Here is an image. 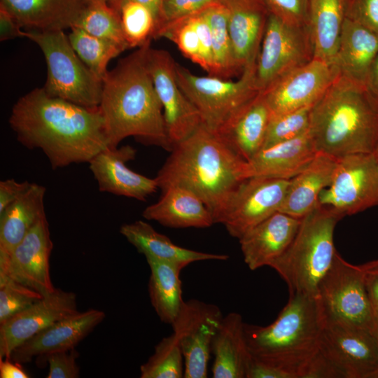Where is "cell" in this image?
<instances>
[{"mask_svg": "<svg viewBox=\"0 0 378 378\" xmlns=\"http://www.w3.org/2000/svg\"><path fill=\"white\" fill-rule=\"evenodd\" d=\"M9 124L20 143L38 148L53 169L89 162L108 147L99 107L88 108L35 88L14 104Z\"/></svg>", "mask_w": 378, "mask_h": 378, "instance_id": "6da1fadb", "label": "cell"}, {"mask_svg": "<svg viewBox=\"0 0 378 378\" xmlns=\"http://www.w3.org/2000/svg\"><path fill=\"white\" fill-rule=\"evenodd\" d=\"M150 44L120 60L102 80L99 108L108 147H118L125 138L134 136L144 144L171 150L162 106L147 64Z\"/></svg>", "mask_w": 378, "mask_h": 378, "instance_id": "7a4b0ae2", "label": "cell"}, {"mask_svg": "<svg viewBox=\"0 0 378 378\" xmlns=\"http://www.w3.org/2000/svg\"><path fill=\"white\" fill-rule=\"evenodd\" d=\"M170 152L155 178L158 188L180 186L192 191L218 223L232 193L245 179L246 160L203 125Z\"/></svg>", "mask_w": 378, "mask_h": 378, "instance_id": "3957f363", "label": "cell"}, {"mask_svg": "<svg viewBox=\"0 0 378 378\" xmlns=\"http://www.w3.org/2000/svg\"><path fill=\"white\" fill-rule=\"evenodd\" d=\"M326 321L319 297L290 295L271 324L244 323L248 351L253 359L276 370L284 378H310Z\"/></svg>", "mask_w": 378, "mask_h": 378, "instance_id": "277c9868", "label": "cell"}, {"mask_svg": "<svg viewBox=\"0 0 378 378\" xmlns=\"http://www.w3.org/2000/svg\"><path fill=\"white\" fill-rule=\"evenodd\" d=\"M309 132L318 153L336 158L372 153L378 143V107L365 87L337 75L311 108Z\"/></svg>", "mask_w": 378, "mask_h": 378, "instance_id": "5b68a950", "label": "cell"}, {"mask_svg": "<svg viewBox=\"0 0 378 378\" xmlns=\"http://www.w3.org/2000/svg\"><path fill=\"white\" fill-rule=\"evenodd\" d=\"M340 219L319 203L301 218L292 242L270 266L286 283L290 295L318 297L321 281L337 252L333 234Z\"/></svg>", "mask_w": 378, "mask_h": 378, "instance_id": "8992f818", "label": "cell"}, {"mask_svg": "<svg viewBox=\"0 0 378 378\" xmlns=\"http://www.w3.org/2000/svg\"><path fill=\"white\" fill-rule=\"evenodd\" d=\"M22 37L36 43L47 64L46 92L74 104L97 108L102 80L80 59L63 30L22 31Z\"/></svg>", "mask_w": 378, "mask_h": 378, "instance_id": "52a82bcc", "label": "cell"}, {"mask_svg": "<svg viewBox=\"0 0 378 378\" xmlns=\"http://www.w3.org/2000/svg\"><path fill=\"white\" fill-rule=\"evenodd\" d=\"M315 378H378V344L372 331L327 318Z\"/></svg>", "mask_w": 378, "mask_h": 378, "instance_id": "ba28073f", "label": "cell"}, {"mask_svg": "<svg viewBox=\"0 0 378 378\" xmlns=\"http://www.w3.org/2000/svg\"><path fill=\"white\" fill-rule=\"evenodd\" d=\"M255 67L244 69L236 81L216 76H199L176 64L178 83L197 110L202 123L217 133L259 91Z\"/></svg>", "mask_w": 378, "mask_h": 378, "instance_id": "9c48e42d", "label": "cell"}, {"mask_svg": "<svg viewBox=\"0 0 378 378\" xmlns=\"http://www.w3.org/2000/svg\"><path fill=\"white\" fill-rule=\"evenodd\" d=\"M318 203L342 218L378 206V163L374 153L338 158L330 184Z\"/></svg>", "mask_w": 378, "mask_h": 378, "instance_id": "30bf717a", "label": "cell"}, {"mask_svg": "<svg viewBox=\"0 0 378 378\" xmlns=\"http://www.w3.org/2000/svg\"><path fill=\"white\" fill-rule=\"evenodd\" d=\"M318 297L327 318L373 332L375 314L359 265L346 262L336 252L319 284Z\"/></svg>", "mask_w": 378, "mask_h": 378, "instance_id": "8fae6325", "label": "cell"}, {"mask_svg": "<svg viewBox=\"0 0 378 378\" xmlns=\"http://www.w3.org/2000/svg\"><path fill=\"white\" fill-rule=\"evenodd\" d=\"M313 58L309 29L288 25L270 14L255 65L259 91Z\"/></svg>", "mask_w": 378, "mask_h": 378, "instance_id": "7c38bea8", "label": "cell"}, {"mask_svg": "<svg viewBox=\"0 0 378 378\" xmlns=\"http://www.w3.org/2000/svg\"><path fill=\"white\" fill-rule=\"evenodd\" d=\"M289 180L263 176L244 179L232 193L218 223L238 239L253 227L279 211Z\"/></svg>", "mask_w": 378, "mask_h": 378, "instance_id": "4fadbf2b", "label": "cell"}, {"mask_svg": "<svg viewBox=\"0 0 378 378\" xmlns=\"http://www.w3.org/2000/svg\"><path fill=\"white\" fill-rule=\"evenodd\" d=\"M223 318L220 308L198 300L184 301L171 324L184 358V378L207 377L211 344Z\"/></svg>", "mask_w": 378, "mask_h": 378, "instance_id": "5bb4252c", "label": "cell"}, {"mask_svg": "<svg viewBox=\"0 0 378 378\" xmlns=\"http://www.w3.org/2000/svg\"><path fill=\"white\" fill-rule=\"evenodd\" d=\"M148 67L162 106L166 132L171 150L202 125L200 115L181 89L176 64L166 50L149 48Z\"/></svg>", "mask_w": 378, "mask_h": 378, "instance_id": "9a60e30c", "label": "cell"}, {"mask_svg": "<svg viewBox=\"0 0 378 378\" xmlns=\"http://www.w3.org/2000/svg\"><path fill=\"white\" fill-rule=\"evenodd\" d=\"M53 247L46 216H43L0 261V276H8L45 297L55 290L50 274V255Z\"/></svg>", "mask_w": 378, "mask_h": 378, "instance_id": "2e32d148", "label": "cell"}, {"mask_svg": "<svg viewBox=\"0 0 378 378\" xmlns=\"http://www.w3.org/2000/svg\"><path fill=\"white\" fill-rule=\"evenodd\" d=\"M337 74L333 66L318 58L292 70L262 92L272 114L312 106Z\"/></svg>", "mask_w": 378, "mask_h": 378, "instance_id": "e0dca14e", "label": "cell"}, {"mask_svg": "<svg viewBox=\"0 0 378 378\" xmlns=\"http://www.w3.org/2000/svg\"><path fill=\"white\" fill-rule=\"evenodd\" d=\"M78 312L76 295L56 288L29 307L0 323V358L53 323Z\"/></svg>", "mask_w": 378, "mask_h": 378, "instance_id": "ac0fdd59", "label": "cell"}, {"mask_svg": "<svg viewBox=\"0 0 378 378\" xmlns=\"http://www.w3.org/2000/svg\"><path fill=\"white\" fill-rule=\"evenodd\" d=\"M105 318L103 311L90 309L57 321L16 347L10 359L20 364L37 362L59 351L74 349Z\"/></svg>", "mask_w": 378, "mask_h": 378, "instance_id": "d6986e66", "label": "cell"}, {"mask_svg": "<svg viewBox=\"0 0 378 378\" xmlns=\"http://www.w3.org/2000/svg\"><path fill=\"white\" fill-rule=\"evenodd\" d=\"M136 150L127 145L107 147L88 162L97 182L99 190L115 195L146 201L158 188L155 178L138 174L126 164L136 156Z\"/></svg>", "mask_w": 378, "mask_h": 378, "instance_id": "ffe728a7", "label": "cell"}, {"mask_svg": "<svg viewBox=\"0 0 378 378\" xmlns=\"http://www.w3.org/2000/svg\"><path fill=\"white\" fill-rule=\"evenodd\" d=\"M227 9L228 28L238 67L256 65L270 15L264 0H219Z\"/></svg>", "mask_w": 378, "mask_h": 378, "instance_id": "44dd1931", "label": "cell"}, {"mask_svg": "<svg viewBox=\"0 0 378 378\" xmlns=\"http://www.w3.org/2000/svg\"><path fill=\"white\" fill-rule=\"evenodd\" d=\"M301 222L276 211L239 239L244 260L251 270L271 265L288 248Z\"/></svg>", "mask_w": 378, "mask_h": 378, "instance_id": "7402d4cb", "label": "cell"}, {"mask_svg": "<svg viewBox=\"0 0 378 378\" xmlns=\"http://www.w3.org/2000/svg\"><path fill=\"white\" fill-rule=\"evenodd\" d=\"M317 153L308 131L293 139L260 149L246 161L244 176L290 180L305 169Z\"/></svg>", "mask_w": 378, "mask_h": 378, "instance_id": "603a6c76", "label": "cell"}, {"mask_svg": "<svg viewBox=\"0 0 378 378\" xmlns=\"http://www.w3.org/2000/svg\"><path fill=\"white\" fill-rule=\"evenodd\" d=\"M378 53V36L345 18L331 65L337 75L365 87Z\"/></svg>", "mask_w": 378, "mask_h": 378, "instance_id": "cb8c5ba5", "label": "cell"}, {"mask_svg": "<svg viewBox=\"0 0 378 378\" xmlns=\"http://www.w3.org/2000/svg\"><path fill=\"white\" fill-rule=\"evenodd\" d=\"M87 0H1L22 27L36 31L74 27L88 4Z\"/></svg>", "mask_w": 378, "mask_h": 378, "instance_id": "d4e9b609", "label": "cell"}, {"mask_svg": "<svg viewBox=\"0 0 378 378\" xmlns=\"http://www.w3.org/2000/svg\"><path fill=\"white\" fill-rule=\"evenodd\" d=\"M271 110L262 92L243 106L217 134L244 160L263 146Z\"/></svg>", "mask_w": 378, "mask_h": 378, "instance_id": "484cf974", "label": "cell"}, {"mask_svg": "<svg viewBox=\"0 0 378 378\" xmlns=\"http://www.w3.org/2000/svg\"><path fill=\"white\" fill-rule=\"evenodd\" d=\"M142 216L172 228H206L214 224L213 216L202 200L180 186L162 190L160 200L147 206Z\"/></svg>", "mask_w": 378, "mask_h": 378, "instance_id": "4316f807", "label": "cell"}, {"mask_svg": "<svg viewBox=\"0 0 378 378\" xmlns=\"http://www.w3.org/2000/svg\"><path fill=\"white\" fill-rule=\"evenodd\" d=\"M244 323L239 313L223 316L211 344L214 378H246L251 355L245 339Z\"/></svg>", "mask_w": 378, "mask_h": 378, "instance_id": "83f0119b", "label": "cell"}, {"mask_svg": "<svg viewBox=\"0 0 378 378\" xmlns=\"http://www.w3.org/2000/svg\"><path fill=\"white\" fill-rule=\"evenodd\" d=\"M337 158L318 153L302 172L289 180L279 211L302 218L318 204L320 193L331 183Z\"/></svg>", "mask_w": 378, "mask_h": 378, "instance_id": "f1b7e54d", "label": "cell"}, {"mask_svg": "<svg viewBox=\"0 0 378 378\" xmlns=\"http://www.w3.org/2000/svg\"><path fill=\"white\" fill-rule=\"evenodd\" d=\"M120 232L145 257L150 256L169 262L181 270L194 262L226 260L229 258L225 254L204 253L181 247L141 220L122 225Z\"/></svg>", "mask_w": 378, "mask_h": 378, "instance_id": "f546056e", "label": "cell"}, {"mask_svg": "<svg viewBox=\"0 0 378 378\" xmlns=\"http://www.w3.org/2000/svg\"><path fill=\"white\" fill-rule=\"evenodd\" d=\"M46 191L44 186L31 183L0 213V261L6 260L38 220L46 216Z\"/></svg>", "mask_w": 378, "mask_h": 378, "instance_id": "4dcf8cb0", "label": "cell"}, {"mask_svg": "<svg viewBox=\"0 0 378 378\" xmlns=\"http://www.w3.org/2000/svg\"><path fill=\"white\" fill-rule=\"evenodd\" d=\"M346 0H311L309 29L314 57L331 65L345 20Z\"/></svg>", "mask_w": 378, "mask_h": 378, "instance_id": "1f68e13d", "label": "cell"}, {"mask_svg": "<svg viewBox=\"0 0 378 378\" xmlns=\"http://www.w3.org/2000/svg\"><path fill=\"white\" fill-rule=\"evenodd\" d=\"M146 258L150 270L148 294L151 304L160 319L171 325L184 302L179 276L181 270L164 260L150 256Z\"/></svg>", "mask_w": 378, "mask_h": 378, "instance_id": "d6a6232c", "label": "cell"}, {"mask_svg": "<svg viewBox=\"0 0 378 378\" xmlns=\"http://www.w3.org/2000/svg\"><path fill=\"white\" fill-rule=\"evenodd\" d=\"M211 32L213 72L211 76L228 79L241 74L234 57L228 28V15L219 1L203 10Z\"/></svg>", "mask_w": 378, "mask_h": 378, "instance_id": "836d02e7", "label": "cell"}, {"mask_svg": "<svg viewBox=\"0 0 378 378\" xmlns=\"http://www.w3.org/2000/svg\"><path fill=\"white\" fill-rule=\"evenodd\" d=\"M68 38L80 59L102 80L108 71V62L125 50L113 42L90 34L77 27L71 28Z\"/></svg>", "mask_w": 378, "mask_h": 378, "instance_id": "e575fe53", "label": "cell"}, {"mask_svg": "<svg viewBox=\"0 0 378 378\" xmlns=\"http://www.w3.org/2000/svg\"><path fill=\"white\" fill-rule=\"evenodd\" d=\"M74 27L113 42L125 50L129 48L124 36L120 13L108 6L107 3L89 2Z\"/></svg>", "mask_w": 378, "mask_h": 378, "instance_id": "d590c367", "label": "cell"}, {"mask_svg": "<svg viewBox=\"0 0 378 378\" xmlns=\"http://www.w3.org/2000/svg\"><path fill=\"white\" fill-rule=\"evenodd\" d=\"M184 358L176 335L163 337L153 354L140 367L141 378L184 377Z\"/></svg>", "mask_w": 378, "mask_h": 378, "instance_id": "8d00e7d4", "label": "cell"}, {"mask_svg": "<svg viewBox=\"0 0 378 378\" xmlns=\"http://www.w3.org/2000/svg\"><path fill=\"white\" fill-rule=\"evenodd\" d=\"M118 13L129 48H139L150 41L156 22L148 8L138 2L127 1L120 6Z\"/></svg>", "mask_w": 378, "mask_h": 378, "instance_id": "74e56055", "label": "cell"}, {"mask_svg": "<svg viewBox=\"0 0 378 378\" xmlns=\"http://www.w3.org/2000/svg\"><path fill=\"white\" fill-rule=\"evenodd\" d=\"M312 107L272 114L262 148L293 139L307 132Z\"/></svg>", "mask_w": 378, "mask_h": 378, "instance_id": "f35d334b", "label": "cell"}, {"mask_svg": "<svg viewBox=\"0 0 378 378\" xmlns=\"http://www.w3.org/2000/svg\"><path fill=\"white\" fill-rule=\"evenodd\" d=\"M39 293L8 276H0V323L42 299Z\"/></svg>", "mask_w": 378, "mask_h": 378, "instance_id": "ab89813d", "label": "cell"}, {"mask_svg": "<svg viewBox=\"0 0 378 378\" xmlns=\"http://www.w3.org/2000/svg\"><path fill=\"white\" fill-rule=\"evenodd\" d=\"M160 37L174 43L186 57L199 64L200 41L192 15L163 26L154 36Z\"/></svg>", "mask_w": 378, "mask_h": 378, "instance_id": "60d3db41", "label": "cell"}, {"mask_svg": "<svg viewBox=\"0 0 378 378\" xmlns=\"http://www.w3.org/2000/svg\"><path fill=\"white\" fill-rule=\"evenodd\" d=\"M272 15L296 27L309 29L311 0H264Z\"/></svg>", "mask_w": 378, "mask_h": 378, "instance_id": "b9f144b4", "label": "cell"}, {"mask_svg": "<svg viewBox=\"0 0 378 378\" xmlns=\"http://www.w3.org/2000/svg\"><path fill=\"white\" fill-rule=\"evenodd\" d=\"M219 0H162L157 31L167 24L204 10Z\"/></svg>", "mask_w": 378, "mask_h": 378, "instance_id": "7bdbcfd3", "label": "cell"}, {"mask_svg": "<svg viewBox=\"0 0 378 378\" xmlns=\"http://www.w3.org/2000/svg\"><path fill=\"white\" fill-rule=\"evenodd\" d=\"M78 357V352L74 348L52 353L37 364L41 366L48 364V378H77L80 374Z\"/></svg>", "mask_w": 378, "mask_h": 378, "instance_id": "ee69618b", "label": "cell"}, {"mask_svg": "<svg viewBox=\"0 0 378 378\" xmlns=\"http://www.w3.org/2000/svg\"><path fill=\"white\" fill-rule=\"evenodd\" d=\"M345 18L378 36V0H346Z\"/></svg>", "mask_w": 378, "mask_h": 378, "instance_id": "f6af8a7d", "label": "cell"}, {"mask_svg": "<svg viewBox=\"0 0 378 378\" xmlns=\"http://www.w3.org/2000/svg\"><path fill=\"white\" fill-rule=\"evenodd\" d=\"M192 18L200 41V57L198 65L211 76L214 65L211 32L209 24L203 10L192 15Z\"/></svg>", "mask_w": 378, "mask_h": 378, "instance_id": "bcb514c9", "label": "cell"}, {"mask_svg": "<svg viewBox=\"0 0 378 378\" xmlns=\"http://www.w3.org/2000/svg\"><path fill=\"white\" fill-rule=\"evenodd\" d=\"M374 314L378 313V259L359 265Z\"/></svg>", "mask_w": 378, "mask_h": 378, "instance_id": "7dc6e473", "label": "cell"}, {"mask_svg": "<svg viewBox=\"0 0 378 378\" xmlns=\"http://www.w3.org/2000/svg\"><path fill=\"white\" fill-rule=\"evenodd\" d=\"M28 181L18 182L13 178L0 182V213L16 200L29 186Z\"/></svg>", "mask_w": 378, "mask_h": 378, "instance_id": "c3c4849f", "label": "cell"}, {"mask_svg": "<svg viewBox=\"0 0 378 378\" xmlns=\"http://www.w3.org/2000/svg\"><path fill=\"white\" fill-rule=\"evenodd\" d=\"M21 27L14 17L0 6V41L22 37Z\"/></svg>", "mask_w": 378, "mask_h": 378, "instance_id": "681fc988", "label": "cell"}, {"mask_svg": "<svg viewBox=\"0 0 378 378\" xmlns=\"http://www.w3.org/2000/svg\"><path fill=\"white\" fill-rule=\"evenodd\" d=\"M1 378H28L29 375L23 370L21 364L10 358H0Z\"/></svg>", "mask_w": 378, "mask_h": 378, "instance_id": "f907efd6", "label": "cell"}, {"mask_svg": "<svg viewBox=\"0 0 378 378\" xmlns=\"http://www.w3.org/2000/svg\"><path fill=\"white\" fill-rule=\"evenodd\" d=\"M365 88L372 101L378 107V53L368 73Z\"/></svg>", "mask_w": 378, "mask_h": 378, "instance_id": "816d5d0a", "label": "cell"}, {"mask_svg": "<svg viewBox=\"0 0 378 378\" xmlns=\"http://www.w3.org/2000/svg\"><path fill=\"white\" fill-rule=\"evenodd\" d=\"M162 0H109L111 3V6L118 12L120 6L125 2L127 1H134L140 3L147 8H148L152 12L156 22V26L160 15V5ZM155 26V28H156ZM154 36V35H153Z\"/></svg>", "mask_w": 378, "mask_h": 378, "instance_id": "f5cc1de1", "label": "cell"}, {"mask_svg": "<svg viewBox=\"0 0 378 378\" xmlns=\"http://www.w3.org/2000/svg\"><path fill=\"white\" fill-rule=\"evenodd\" d=\"M373 333L375 336V338L378 344V313L375 314V320H374V326L373 328Z\"/></svg>", "mask_w": 378, "mask_h": 378, "instance_id": "db71d44e", "label": "cell"}, {"mask_svg": "<svg viewBox=\"0 0 378 378\" xmlns=\"http://www.w3.org/2000/svg\"><path fill=\"white\" fill-rule=\"evenodd\" d=\"M88 2L107 3L109 0H87Z\"/></svg>", "mask_w": 378, "mask_h": 378, "instance_id": "11a10c76", "label": "cell"}, {"mask_svg": "<svg viewBox=\"0 0 378 378\" xmlns=\"http://www.w3.org/2000/svg\"><path fill=\"white\" fill-rule=\"evenodd\" d=\"M373 153H374V155L376 157V159H377V163H378V143H377V144L376 146V148H375Z\"/></svg>", "mask_w": 378, "mask_h": 378, "instance_id": "9f6ffc18", "label": "cell"}]
</instances>
